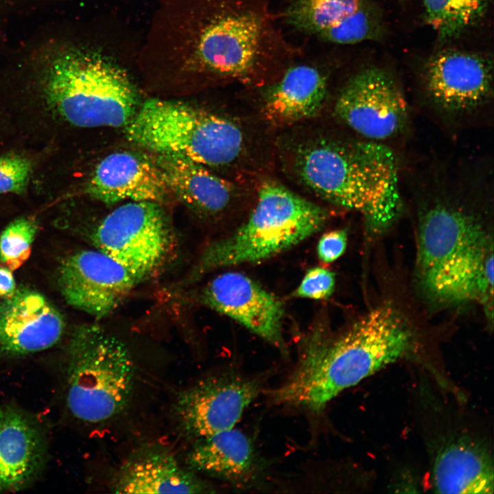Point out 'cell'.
Returning <instances> with one entry per match:
<instances>
[{
    "label": "cell",
    "mask_w": 494,
    "mask_h": 494,
    "mask_svg": "<svg viewBox=\"0 0 494 494\" xmlns=\"http://www.w3.org/2000/svg\"><path fill=\"white\" fill-rule=\"evenodd\" d=\"M412 342L409 326L389 303L340 334L317 327L287 378L266 394L273 404L318 414L342 391L405 356Z\"/></svg>",
    "instance_id": "1"
},
{
    "label": "cell",
    "mask_w": 494,
    "mask_h": 494,
    "mask_svg": "<svg viewBox=\"0 0 494 494\" xmlns=\"http://www.w3.org/2000/svg\"><path fill=\"white\" fill-rule=\"evenodd\" d=\"M13 60L47 108L73 126H126L137 112V92L126 73L99 53L69 40L60 27L28 40Z\"/></svg>",
    "instance_id": "2"
},
{
    "label": "cell",
    "mask_w": 494,
    "mask_h": 494,
    "mask_svg": "<svg viewBox=\"0 0 494 494\" xmlns=\"http://www.w3.org/2000/svg\"><path fill=\"white\" fill-rule=\"evenodd\" d=\"M291 167L303 185L334 205L359 212L373 231L389 227L401 213L398 160L379 142L305 141L294 147Z\"/></svg>",
    "instance_id": "3"
},
{
    "label": "cell",
    "mask_w": 494,
    "mask_h": 494,
    "mask_svg": "<svg viewBox=\"0 0 494 494\" xmlns=\"http://www.w3.org/2000/svg\"><path fill=\"white\" fill-rule=\"evenodd\" d=\"M417 272L423 289L445 303L493 296V242L479 217L451 196H437L421 213Z\"/></svg>",
    "instance_id": "4"
},
{
    "label": "cell",
    "mask_w": 494,
    "mask_h": 494,
    "mask_svg": "<svg viewBox=\"0 0 494 494\" xmlns=\"http://www.w3.org/2000/svg\"><path fill=\"white\" fill-rule=\"evenodd\" d=\"M327 219V211L318 204L278 183H263L247 221L203 250L187 281L217 269L274 257L317 233Z\"/></svg>",
    "instance_id": "5"
},
{
    "label": "cell",
    "mask_w": 494,
    "mask_h": 494,
    "mask_svg": "<svg viewBox=\"0 0 494 494\" xmlns=\"http://www.w3.org/2000/svg\"><path fill=\"white\" fill-rule=\"evenodd\" d=\"M196 49L207 71L242 81L259 78L292 55L265 0H222L202 30Z\"/></svg>",
    "instance_id": "6"
},
{
    "label": "cell",
    "mask_w": 494,
    "mask_h": 494,
    "mask_svg": "<svg viewBox=\"0 0 494 494\" xmlns=\"http://www.w3.org/2000/svg\"><path fill=\"white\" fill-rule=\"evenodd\" d=\"M127 139L157 154L221 167L239 161L246 139L233 121L183 103L149 99L126 125Z\"/></svg>",
    "instance_id": "7"
},
{
    "label": "cell",
    "mask_w": 494,
    "mask_h": 494,
    "mask_svg": "<svg viewBox=\"0 0 494 494\" xmlns=\"http://www.w3.org/2000/svg\"><path fill=\"white\" fill-rule=\"evenodd\" d=\"M134 364L126 345L97 325L73 332L68 347L67 403L71 414L87 423L120 414L132 397Z\"/></svg>",
    "instance_id": "8"
},
{
    "label": "cell",
    "mask_w": 494,
    "mask_h": 494,
    "mask_svg": "<svg viewBox=\"0 0 494 494\" xmlns=\"http://www.w3.org/2000/svg\"><path fill=\"white\" fill-rule=\"evenodd\" d=\"M93 242L97 249L124 266L141 282L164 265L174 237L158 203L132 201L118 207L101 221Z\"/></svg>",
    "instance_id": "9"
},
{
    "label": "cell",
    "mask_w": 494,
    "mask_h": 494,
    "mask_svg": "<svg viewBox=\"0 0 494 494\" xmlns=\"http://www.w3.org/2000/svg\"><path fill=\"white\" fill-rule=\"evenodd\" d=\"M334 111L356 133L377 142L398 135L408 119L406 99L395 78L375 66L349 79L337 97Z\"/></svg>",
    "instance_id": "10"
},
{
    "label": "cell",
    "mask_w": 494,
    "mask_h": 494,
    "mask_svg": "<svg viewBox=\"0 0 494 494\" xmlns=\"http://www.w3.org/2000/svg\"><path fill=\"white\" fill-rule=\"evenodd\" d=\"M261 390L258 379L237 370L208 376L177 395L173 412L178 427L196 440L233 428Z\"/></svg>",
    "instance_id": "11"
},
{
    "label": "cell",
    "mask_w": 494,
    "mask_h": 494,
    "mask_svg": "<svg viewBox=\"0 0 494 494\" xmlns=\"http://www.w3.org/2000/svg\"><path fill=\"white\" fill-rule=\"evenodd\" d=\"M423 85L439 113L459 119L486 106L493 97V64L487 57L458 50H443L425 64Z\"/></svg>",
    "instance_id": "12"
},
{
    "label": "cell",
    "mask_w": 494,
    "mask_h": 494,
    "mask_svg": "<svg viewBox=\"0 0 494 494\" xmlns=\"http://www.w3.org/2000/svg\"><path fill=\"white\" fill-rule=\"evenodd\" d=\"M58 281L69 304L97 318L113 312L140 282L99 249L81 250L66 258Z\"/></svg>",
    "instance_id": "13"
},
{
    "label": "cell",
    "mask_w": 494,
    "mask_h": 494,
    "mask_svg": "<svg viewBox=\"0 0 494 494\" xmlns=\"http://www.w3.org/2000/svg\"><path fill=\"white\" fill-rule=\"evenodd\" d=\"M199 301L287 353L281 301L248 276L235 271L220 274L200 290Z\"/></svg>",
    "instance_id": "14"
},
{
    "label": "cell",
    "mask_w": 494,
    "mask_h": 494,
    "mask_svg": "<svg viewBox=\"0 0 494 494\" xmlns=\"http://www.w3.org/2000/svg\"><path fill=\"white\" fill-rule=\"evenodd\" d=\"M64 320L41 294L21 288L0 303V352L19 355L47 349L62 336Z\"/></svg>",
    "instance_id": "15"
},
{
    "label": "cell",
    "mask_w": 494,
    "mask_h": 494,
    "mask_svg": "<svg viewBox=\"0 0 494 494\" xmlns=\"http://www.w3.org/2000/svg\"><path fill=\"white\" fill-rule=\"evenodd\" d=\"M493 458L482 440L467 434L443 438L432 463L430 478L436 493H493Z\"/></svg>",
    "instance_id": "16"
},
{
    "label": "cell",
    "mask_w": 494,
    "mask_h": 494,
    "mask_svg": "<svg viewBox=\"0 0 494 494\" xmlns=\"http://www.w3.org/2000/svg\"><path fill=\"white\" fill-rule=\"evenodd\" d=\"M188 469L250 489L261 482L264 462L252 440L235 427L196 439L187 454Z\"/></svg>",
    "instance_id": "17"
},
{
    "label": "cell",
    "mask_w": 494,
    "mask_h": 494,
    "mask_svg": "<svg viewBox=\"0 0 494 494\" xmlns=\"http://www.w3.org/2000/svg\"><path fill=\"white\" fill-rule=\"evenodd\" d=\"M168 191L154 161L130 152L106 156L95 167L86 186L91 198L108 204L125 200L159 203Z\"/></svg>",
    "instance_id": "18"
},
{
    "label": "cell",
    "mask_w": 494,
    "mask_h": 494,
    "mask_svg": "<svg viewBox=\"0 0 494 494\" xmlns=\"http://www.w3.org/2000/svg\"><path fill=\"white\" fill-rule=\"evenodd\" d=\"M116 493H208L211 486L189 469L182 467L169 452L150 449L126 461L114 475Z\"/></svg>",
    "instance_id": "19"
},
{
    "label": "cell",
    "mask_w": 494,
    "mask_h": 494,
    "mask_svg": "<svg viewBox=\"0 0 494 494\" xmlns=\"http://www.w3.org/2000/svg\"><path fill=\"white\" fill-rule=\"evenodd\" d=\"M45 452L43 434L31 419L0 408V493L31 483L43 467Z\"/></svg>",
    "instance_id": "20"
},
{
    "label": "cell",
    "mask_w": 494,
    "mask_h": 494,
    "mask_svg": "<svg viewBox=\"0 0 494 494\" xmlns=\"http://www.w3.org/2000/svg\"><path fill=\"white\" fill-rule=\"evenodd\" d=\"M327 89V79L316 68L307 64L290 67L266 88L263 115L279 126L309 118L322 106Z\"/></svg>",
    "instance_id": "21"
},
{
    "label": "cell",
    "mask_w": 494,
    "mask_h": 494,
    "mask_svg": "<svg viewBox=\"0 0 494 494\" xmlns=\"http://www.w3.org/2000/svg\"><path fill=\"white\" fill-rule=\"evenodd\" d=\"M153 161L169 191L199 212L218 214L234 200L235 188L231 183L213 174L202 164L165 154H158Z\"/></svg>",
    "instance_id": "22"
},
{
    "label": "cell",
    "mask_w": 494,
    "mask_h": 494,
    "mask_svg": "<svg viewBox=\"0 0 494 494\" xmlns=\"http://www.w3.org/2000/svg\"><path fill=\"white\" fill-rule=\"evenodd\" d=\"M364 0H291L287 22L303 33L328 41L334 30L353 14Z\"/></svg>",
    "instance_id": "23"
},
{
    "label": "cell",
    "mask_w": 494,
    "mask_h": 494,
    "mask_svg": "<svg viewBox=\"0 0 494 494\" xmlns=\"http://www.w3.org/2000/svg\"><path fill=\"white\" fill-rule=\"evenodd\" d=\"M425 20L440 42L460 36L486 14L491 0H422Z\"/></svg>",
    "instance_id": "24"
},
{
    "label": "cell",
    "mask_w": 494,
    "mask_h": 494,
    "mask_svg": "<svg viewBox=\"0 0 494 494\" xmlns=\"http://www.w3.org/2000/svg\"><path fill=\"white\" fill-rule=\"evenodd\" d=\"M384 34V26L379 12L364 1L353 14L334 30L328 42L355 44L378 40Z\"/></svg>",
    "instance_id": "25"
},
{
    "label": "cell",
    "mask_w": 494,
    "mask_h": 494,
    "mask_svg": "<svg viewBox=\"0 0 494 494\" xmlns=\"http://www.w3.org/2000/svg\"><path fill=\"white\" fill-rule=\"evenodd\" d=\"M37 231L32 219L21 217L12 222L0 235V261L10 269L19 268L29 257Z\"/></svg>",
    "instance_id": "26"
},
{
    "label": "cell",
    "mask_w": 494,
    "mask_h": 494,
    "mask_svg": "<svg viewBox=\"0 0 494 494\" xmlns=\"http://www.w3.org/2000/svg\"><path fill=\"white\" fill-rule=\"evenodd\" d=\"M32 172V163L16 154L0 156V193L25 191Z\"/></svg>",
    "instance_id": "27"
},
{
    "label": "cell",
    "mask_w": 494,
    "mask_h": 494,
    "mask_svg": "<svg viewBox=\"0 0 494 494\" xmlns=\"http://www.w3.org/2000/svg\"><path fill=\"white\" fill-rule=\"evenodd\" d=\"M335 274L322 267L309 269L303 278L293 296L314 300L329 298L335 287Z\"/></svg>",
    "instance_id": "28"
},
{
    "label": "cell",
    "mask_w": 494,
    "mask_h": 494,
    "mask_svg": "<svg viewBox=\"0 0 494 494\" xmlns=\"http://www.w3.org/2000/svg\"><path fill=\"white\" fill-rule=\"evenodd\" d=\"M346 242L347 233L345 230H334L325 233L318 243V258L325 263L336 261L344 253Z\"/></svg>",
    "instance_id": "29"
},
{
    "label": "cell",
    "mask_w": 494,
    "mask_h": 494,
    "mask_svg": "<svg viewBox=\"0 0 494 494\" xmlns=\"http://www.w3.org/2000/svg\"><path fill=\"white\" fill-rule=\"evenodd\" d=\"M16 290L14 278L10 269L0 267V296L10 297Z\"/></svg>",
    "instance_id": "30"
}]
</instances>
